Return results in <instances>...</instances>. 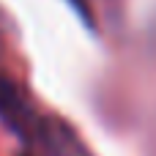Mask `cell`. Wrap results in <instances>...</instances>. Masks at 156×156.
Returning a JSON list of instances; mask_svg holds the SVG:
<instances>
[{
  "label": "cell",
  "mask_w": 156,
  "mask_h": 156,
  "mask_svg": "<svg viewBox=\"0 0 156 156\" xmlns=\"http://www.w3.org/2000/svg\"><path fill=\"white\" fill-rule=\"evenodd\" d=\"M38 132H41V143L49 156H90V151L82 145L80 134L60 118L47 115L38 123Z\"/></svg>",
  "instance_id": "1"
},
{
  "label": "cell",
  "mask_w": 156,
  "mask_h": 156,
  "mask_svg": "<svg viewBox=\"0 0 156 156\" xmlns=\"http://www.w3.org/2000/svg\"><path fill=\"white\" fill-rule=\"evenodd\" d=\"M0 118L3 123L16 132V134H27V126H30V110L22 99V93L16 90V85L5 77H0Z\"/></svg>",
  "instance_id": "2"
},
{
  "label": "cell",
  "mask_w": 156,
  "mask_h": 156,
  "mask_svg": "<svg viewBox=\"0 0 156 156\" xmlns=\"http://www.w3.org/2000/svg\"><path fill=\"white\" fill-rule=\"evenodd\" d=\"M71 3H74L77 8H85V5H88V0H71Z\"/></svg>",
  "instance_id": "3"
}]
</instances>
